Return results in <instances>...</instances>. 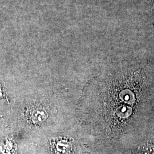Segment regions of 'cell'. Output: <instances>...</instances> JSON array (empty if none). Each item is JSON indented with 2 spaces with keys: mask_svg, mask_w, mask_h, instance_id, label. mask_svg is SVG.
<instances>
[{
  "mask_svg": "<svg viewBox=\"0 0 154 154\" xmlns=\"http://www.w3.org/2000/svg\"><path fill=\"white\" fill-rule=\"evenodd\" d=\"M28 121L35 125H42L48 118V113L42 106L31 105L28 107L25 112Z\"/></svg>",
  "mask_w": 154,
  "mask_h": 154,
  "instance_id": "obj_1",
  "label": "cell"
},
{
  "mask_svg": "<svg viewBox=\"0 0 154 154\" xmlns=\"http://www.w3.org/2000/svg\"><path fill=\"white\" fill-rule=\"evenodd\" d=\"M51 147L55 154H70L72 149V143L66 138H58L53 140Z\"/></svg>",
  "mask_w": 154,
  "mask_h": 154,
  "instance_id": "obj_2",
  "label": "cell"
},
{
  "mask_svg": "<svg viewBox=\"0 0 154 154\" xmlns=\"http://www.w3.org/2000/svg\"><path fill=\"white\" fill-rule=\"evenodd\" d=\"M5 95L4 92L2 90V88L1 87V85H0V97H3Z\"/></svg>",
  "mask_w": 154,
  "mask_h": 154,
  "instance_id": "obj_3",
  "label": "cell"
}]
</instances>
